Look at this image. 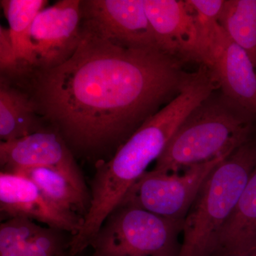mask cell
<instances>
[{"mask_svg":"<svg viewBox=\"0 0 256 256\" xmlns=\"http://www.w3.org/2000/svg\"><path fill=\"white\" fill-rule=\"evenodd\" d=\"M82 33L65 63L30 69L11 84L28 94L45 126L60 134L74 156L96 164L173 100L190 73L156 47L120 46Z\"/></svg>","mask_w":256,"mask_h":256,"instance_id":"obj_1","label":"cell"},{"mask_svg":"<svg viewBox=\"0 0 256 256\" xmlns=\"http://www.w3.org/2000/svg\"><path fill=\"white\" fill-rule=\"evenodd\" d=\"M212 72L202 65L173 100L150 118L106 161L96 164L90 182V204L78 236L90 242L131 186L158 159L184 119L218 88Z\"/></svg>","mask_w":256,"mask_h":256,"instance_id":"obj_2","label":"cell"},{"mask_svg":"<svg viewBox=\"0 0 256 256\" xmlns=\"http://www.w3.org/2000/svg\"><path fill=\"white\" fill-rule=\"evenodd\" d=\"M252 116L222 92H212L180 124L153 170L180 172L230 156L249 141Z\"/></svg>","mask_w":256,"mask_h":256,"instance_id":"obj_3","label":"cell"},{"mask_svg":"<svg viewBox=\"0 0 256 256\" xmlns=\"http://www.w3.org/2000/svg\"><path fill=\"white\" fill-rule=\"evenodd\" d=\"M256 166V143L250 141L216 166L184 220L178 256H216L220 234Z\"/></svg>","mask_w":256,"mask_h":256,"instance_id":"obj_4","label":"cell"},{"mask_svg":"<svg viewBox=\"0 0 256 256\" xmlns=\"http://www.w3.org/2000/svg\"><path fill=\"white\" fill-rule=\"evenodd\" d=\"M184 222L120 204L100 227L92 256H178Z\"/></svg>","mask_w":256,"mask_h":256,"instance_id":"obj_5","label":"cell"},{"mask_svg":"<svg viewBox=\"0 0 256 256\" xmlns=\"http://www.w3.org/2000/svg\"><path fill=\"white\" fill-rule=\"evenodd\" d=\"M226 158L194 165L184 170L182 174L146 171L128 190L120 204L132 205L164 218L184 222L202 184Z\"/></svg>","mask_w":256,"mask_h":256,"instance_id":"obj_6","label":"cell"},{"mask_svg":"<svg viewBox=\"0 0 256 256\" xmlns=\"http://www.w3.org/2000/svg\"><path fill=\"white\" fill-rule=\"evenodd\" d=\"M82 30L124 46L156 47L144 0H82Z\"/></svg>","mask_w":256,"mask_h":256,"instance_id":"obj_7","label":"cell"},{"mask_svg":"<svg viewBox=\"0 0 256 256\" xmlns=\"http://www.w3.org/2000/svg\"><path fill=\"white\" fill-rule=\"evenodd\" d=\"M80 2L60 0L37 15L30 32L34 68H55L75 53L82 38Z\"/></svg>","mask_w":256,"mask_h":256,"instance_id":"obj_8","label":"cell"},{"mask_svg":"<svg viewBox=\"0 0 256 256\" xmlns=\"http://www.w3.org/2000/svg\"><path fill=\"white\" fill-rule=\"evenodd\" d=\"M0 164L5 172L31 166L54 170L90 200V192L75 156L60 134L50 128L14 140L1 141Z\"/></svg>","mask_w":256,"mask_h":256,"instance_id":"obj_9","label":"cell"},{"mask_svg":"<svg viewBox=\"0 0 256 256\" xmlns=\"http://www.w3.org/2000/svg\"><path fill=\"white\" fill-rule=\"evenodd\" d=\"M200 64L213 74L220 92L256 116V72L250 56L234 43L220 26Z\"/></svg>","mask_w":256,"mask_h":256,"instance_id":"obj_10","label":"cell"},{"mask_svg":"<svg viewBox=\"0 0 256 256\" xmlns=\"http://www.w3.org/2000/svg\"><path fill=\"white\" fill-rule=\"evenodd\" d=\"M0 210L10 218L26 217L72 236L78 232L84 220L50 203L30 178L10 172L0 173Z\"/></svg>","mask_w":256,"mask_h":256,"instance_id":"obj_11","label":"cell"},{"mask_svg":"<svg viewBox=\"0 0 256 256\" xmlns=\"http://www.w3.org/2000/svg\"><path fill=\"white\" fill-rule=\"evenodd\" d=\"M144 4L158 48L182 62H194L198 35L186 2L144 0Z\"/></svg>","mask_w":256,"mask_h":256,"instance_id":"obj_12","label":"cell"},{"mask_svg":"<svg viewBox=\"0 0 256 256\" xmlns=\"http://www.w3.org/2000/svg\"><path fill=\"white\" fill-rule=\"evenodd\" d=\"M256 250V166L224 227L216 256H244Z\"/></svg>","mask_w":256,"mask_h":256,"instance_id":"obj_13","label":"cell"},{"mask_svg":"<svg viewBox=\"0 0 256 256\" xmlns=\"http://www.w3.org/2000/svg\"><path fill=\"white\" fill-rule=\"evenodd\" d=\"M48 129L28 94L13 84H0V139L11 141Z\"/></svg>","mask_w":256,"mask_h":256,"instance_id":"obj_14","label":"cell"},{"mask_svg":"<svg viewBox=\"0 0 256 256\" xmlns=\"http://www.w3.org/2000/svg\"><path fill=\"white\" fill-rule=\"evenodd\" d=\"M30 178L43 194L60 210L82 217L86 216L90 200L82 194L62 173L44 166L20 168L10 172Z\"/></svg>","mask_w":256,"mask_h":256,"instance_id":"obj_15","label":"cell"},{"mask_svg":"<svg viewBox=\"0 0 256 256\" xmlns=\"http://www.w3.org/2000/svg\"><path fill=\"white\" fill-rule=\"evenodd\" d=\"M2 8L9 24L12 41L18 60L26 70L36 66L30 32L38 13L48 4L46 0H1Z\"/></svg>","mask_w":256,"mask_h":256,"instance_id":"obj_16","label":"cell"},{"mask_svg":"<svg viewBox=\"0 0 256 256\" xmlns=\"http://www.w3.org/2000/svg\"><path fill=\"white\" fill-rule=\"evenodd\" d=\"M220 24L256 67V0H226Z\"/></svg>","mask_w":256,"mask_h":256,"instance_id":"obj_17","label":"cell"},{"mask_svg":"<svg viewBox=\"0 0 256 256\" xmlns=\"http://www.w3.org/2000/svg\"><path fill=\"white\" fill-rule=\"evenodd\" d=\"M196 24L197 44L194 62L200 63L202 55L220 26V20L226 0H186Z\"/></svg>","mask_w":256,"mask_h":256,"instance_id":"obj_18","label":"cell"},{"mask_svg":"<svg viewBox=\"0 0 256 256\" xmlns=\"http://www.w3.org/2000/svg\"><path fill=\"white\" fill-rule=\"evenodd\" d=\"M64 232L44 228L35 236L4 247H0V256H56L68 250L69 240H66Z\"/></svg>","mask_w":256,"mask_h":256,"instance_id":"obj_19","label":"cell"},{"mask_svg":"<svg viewBox=\"0 0 256 256\" xmlns=\"http://www.w3.org/2000/svg\"><path fill=\"white\" fill-rule=\"evenodd\" d=\"M0 72L2 80L14 82L28 72L18 60L9 28L0 26Z\"/></svg>","mask_w":256,"mask_h":256,"instance_id":"obj_20","label":"cell"},{"mask_svg":"<svg viewBox=\"0 0 256 256\" xmlns=\"http://www.w3.org/2000/svg\"><path fill=\"white\" fill-rule=\"evenodd\" d=\"M56 256H69L68 250H64V252H60Z\"/></svg>","mask_w":256,"mask_h":256,"instance_id":"obj_21","label":"cell"},{"mask_svg":"<svg viewBox=\"0 0 256 256\" xmlns=\"http://www.w3.org/2000/svg\"><path fill=\"white\" fill-rule=\"evenodd\" d=\"M244 256H256V250H254V252H250V254H248V255Z\"/></svg>","mask_w":256,"mask_h":256,"instance_id":"obj_22","label":"cell"},{"mask_svg":"<svg viewBox=\"0 0 256 256\" xmlns=\"http://www.w3.org/2000/svg\"><path fill=\"white\" fill-rule=\"evenodd\" d=\"M82 254H79V255L76 256H82Z\"/></svg>","mask_w":256,"mask_h":256,"instance_id":"obj_23","label":"cell"}]
</instances>
